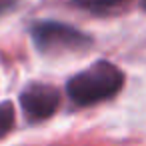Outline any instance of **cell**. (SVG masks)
Instances as JSON below:
<instances>
[{
	"instance_id": "obj_1",
	"label": "cell",
	"mask_w": 146,
	"mask_h": 146,
	"mask_svg": "<svg viewBox=\"0 0 146 146\" xmlns=\"http://www.w3.org/2000/svg\"><path fill=\"white\" fill-rule=\"evenodd\" d=\"M122 86V70L108 60H98L66 82V94L76 106H92L116 96Z\"/></svg>"
},
{
	"instance_id": "obj_3",
	"label": "cell",
	"mask_w": 146,
	"mask_h": 146,
	"mask_svg": "<svg viewBox=\"0 0 146 146\" xmlns=\"http://www.w3.org/2000/svg\"><path fill=\"white\" fill-rule=\"evenodd\" d=\"M60 106V92L42 82H34L26 86L20 94V108L28 122H42L50 118Z\"/></svg>"
},
{
	"instance_id": "obj_2",
	"label": "cell",
	"mask_w": 146,
	"mask_h": 146,
	"mask_svg": "<svg viewBox=\"0 0 146 146\" xmlns=\"http://www.w3.org/2000/svg\"><path fill=\"white\" fill-rule=\"evenodd\" d=\"M30 38L36 50L42 54L78 52L86 50L92 44V38L88 34L58 20H36L30 26Z\"/></svg>"
},
{
	"instance_id": "obj_7",
	"label": "cell",
	"mask_w": 146,
	"mask_h": 146,
	"mask_svg": "<svg viewBox=\"0 0 146 146\" xmlns=\"http://www.w3.org/2000/svg\"><path fill=\"white\" fill-rule=\"evenodd\" d=\"M142 8H146V0H142Z\"/></svg>"
},
{
	"instance_id": "obj_5",
	"label": "cell",
	"mask_w": 146,
	"mask_h": 146,
	"mask_svg": "<svg viewBox=\"0 0 146 146\" xmlns=\"http://www.w3.org/2000/svg\"><path fill=\"white\" fill-rule=\"evenodd\" d=\"M14 118H16L14 106H12L10 102H0V138L6 136V134L12 130Z\"/></svg>"
},
{
	"instance_id": "obj_6",
	"label": "cell",
	"mask_w": 146,
	"mask_h": 146,
	"mask_svg": "<svg viewBox=\"0 0 146 146\" xmlns=\"http://www.w3.org/2000/svg\"><path fill=\"white\" fill-rule=\"evenodd\" d=\"M12 0H0V14H2V12H6L8 8H12Z\"/></svg>"
},
{
	"instance_id": "obj_4",
	"label": "cell",
	"mask_w": 146,
	"mask_h": 146,
	"mask_svg": "<svg viewBox=\"0 0 146 146\" xmlns=\"http://www.w3.org/2000/svg\"><path fill=\"white\" fill-rule=\"evenodd\" d=\"M76 8H82L92 14H108L112 10L122 8L128 0H70Z\"/></svg>"
}]
</instances>
